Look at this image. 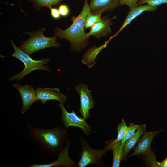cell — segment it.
<instances>
[{
	"label": "cell",
	"mask_w": 167,
	"mask_h": 167,
	"mask_svg": "<svg viewBox=\"0 0 167 167\" xmlns=\"http://www.w3.org/2000/svg\"><path fill=\"white\" fill-rule=\"evenodd\" d=\"M141 125L135 124L133 123H129L127 126L125 133V135L122 141V143L125 144L126 141L135 134L137 129Z\"/></svg>",
	"instance_id": "obj_19"
},
{
	"label": "cell",
	"mask_w": 167,
	"mask_h": 167,
	"mask_svg": "<svg viewBox=\"0 0 167 167\" xmlns=\"http://www.w3.org/2000/svg\"><path fill=\"white\" fill-rule=\"evenodd\" d=\"M36 92L37 100L41 101L43 104L50 100H57L62 103L65 102L66 101V96L61 93L58 88L38 87Z\"/></svg>",
	"instance_id": "obj_10"
},
{
	"label": "cell",
	"mask_w": 167,
	"mask_h": 167,
	"mask_svg": "<svg viewBox=\"0 0 167 167\" xmlns=\"http://www.w3.org/2000/svg\"><path fill=\"white\" fill-rule=\"evenodd\" d=\"M163 4H167V0H139L138 2V6L148 4L157 6Z\"/></svg>",
	"instance_id": "obj_21"
},
{
	"label": "cell",
	"mask_w": 167,
	"mask_h": 167,
	"mask_svg": "<svg viewBox=\"0 0 167 167\" xmlns=\"http://www.w3.org/2000/svg\"><path fill=\"white\" fill-rule=\"evenodd\" d=\"M45 28H41L38 31L28 32L30 37L22 41V45L18 47L24 52L30 55L38 50L51 47H59L60 44L56 41L57 37L54 35L51 37H45L44 32Z\"/></svg>",
	"instance_id": "obj_4"
},
{
	"label": "cell",
	"mask_w": 167,
	"mask_h": 167,
	"mask_svg": "<svg viewBox=\"0 0 167 167\" xmlns=\"http://www.w3.org/2000/svg\"><path fill=\"white\" fill-rule=\"evenodd\" d=\"M157 6H153L148 4H145L132 8L130 9L125 19L123 24L118 31L113 36H111L109 40L117 36L126 27L129 25L135 18L145 11H156Z\"/></svg>",
	"instance_id": "obj_13"
},
{
	"label": "cell",
	"mask_w": 167,
	"mask_h": 167,
	"mask_svg": "<svg viewBox=\"0 0 167 167\" xmlns=\"http://www.w3.org/2000/svg\"><path fill=\"white\" fill-rule=\"evenodd\" d=\"M127 126L123 119H122L120 123L118 125L117 136L116 139L112 142L113 143L121 142L125 135Z\"/></svg>",
	"instance_id": "obj_20"
},
{
	"label": "cell",
	"mask_w": 167,
	"mask_h": 167,
	"mask_svg": "<svg viewBox=\"0 0 167 167\" xmlns=\"http://www.w3.org/2000/svg\"><path fill=\"white\" fill-rule=\"evenodd\" d=\"M161 130L154 132L145 131L142 137L139 139L133 152L129 157L135 155L146 154L151 150V142L157 134L162 131Z\"/></svg>",
	"instance_id": "obj_12"
},
{
	"label": "cell",
	"mask_w": 167,
	"mask_h": 167,
	"mask_svg": "<svg viewBox=\"0 0 167 167\" xmlns=\"http://www.w3.org/2000/svg\"><path fill=\"white\" fill-rule=\"evenodd\" d=\"M62 110V122L67 128L70 126L80 128L85 134L88 135L91 131L90 126L85 121V119L79 117L73 110L71 113L67 112L62 103L59 104Z\"/></svg>",
	"instance_id": "obj_6"
},
{
	"label": "cell",
	"mask_w": 167,
	"mask_h": 167,
	"mask_svg": "<svg viewBox=\"0 0 167 167\" xmlns=\"http://www.w3.org/2000/svg\"><path fill=\"white\" fill-rule=\"evenodd\" d=\"M146 128L145 124H141L137 129L134 135L126 141L124 146L123 159L126 156L138 143L141 135L145 131Z\"/></svg>",
	"instance_id": "obj_16"
},
{
	"label": "cell",
	"mask_w": 167,
	"mask_h": 167,
	"mask_svg": "<svg viewBox=\"0 0 167 167\" xmlns=\"http://www.w3.org/2000/svg\"><path fill=\"white\" fill-rule=\"evenodd\" d=\"M101 15L95 14L90 11L87 15L84 21V27L86 29L91 28L101 19Z\"/></svg>",
	"instance_id": "obj_18"
},
{
	"label": "cell",
	"mask_w": 167,
	"mask_h": 167,
	"mask_svg": "<svg viewBox=\"0 0 167 167\" xmlns=\"http://www.w3.org/2000/svg\"><path fill=\"white\" fill-rule=\"evenodd\" d=\"M29 135L38 142L44 150L50 153L60 152L66 137V130L61 126L44 129L28 126Z\"/></svg>",
	"instance_id": "obj_2"
},
{
	"label": "cell",
	"mask_w": 167,
	"mask_h": 167,
	"mask_svg": "<svg viewBox=\"0 0 167 167\" xmlns=\"http://www.w3.org/2000/svg\"><path fill=\"white\" fill-rule=\"evenodd\" d=\"M69 144L68 142L65 148L58 154V157L54 161L48 164H34L29 167H74L75 163L70 157L68 153Z\"/></svg>",
	"instance_id": "obj_11"
},
{
	"label": "cell",
	"mask_w": 167,
	"mask_h": 167,
	"mask_svg": "<svg viewBox=\"0 0 167 167\" xmlns=\"http://www.w3.org/2000/svg\"><path fill=\"white\" fill-rule=\"evenodd\" d=\"M88 0H84L82 9L77 16L71 18V25L67 28L62 30L58 27L55 30L54 35L60 39L68 40L71 44V49L80 51L86 47L88 38L85 31L84 21L87 14L91 11Z\"/></svg>",
	"instance_id": "obj_1"
},
{
	"label": "cell",
	"mask_w": 167,
	"mask_h": 167,
	"mask_svg": "<svg viewBox=\"0 0 167 167\" xmlns=\"http://www.w3.org/2000/svg\"><path fill=\"white\" fill-rule=\"evenodd\" d=\"M92 12L101 14L106 11H112L119 5V0H89Z\"/></svg>",
	"instance_id": "obj_14"
},
{
	"label": "cell",
	"mask_w": 167,
	"mask_h": 167,
	"mask_svg": "<svg viewBox=\"0 0 167 167\" xmlns=\"http://www.w3.org/2000/svg\"><path fill=\"white\" fill-rule=\"evenodd\" d=\"M81 139L82 146L81 158L77 165L79 167H84L90 164L98 163L107 151L105 148L101 150L94 149L91 148L83 139Z\"/></svg>",
	"instance_id": "obj_5"
},
{
	"label": "cell",
	"mask_w": 167,
	"mask_h": 167,
	"mask_svg": "<svg viewBox=\"0 0 167 167\" xmlns=\"http://www.w3.org/2000/svg\"><path fill=\"white\" fill-rule=\"evenodd\" d=\"M156 164L158 167H167V157L161 162H156Z\"/></svg>",
	"instance_id": "obj_25"
},
{
	"label": "cell",
	"mask_w": 167,
	"mask_h": 167,
	"mask_svg": "<svg viewBox=\"0 0 167 167\" xmlns=\"http://www.w3.org/2000/svg\"><path fill=\"white\" fill-rule=\"evenodd\" d=\"M50 10V15L51 17L54 19H58L61 17L58 9L56 8L49 6L48 7Z\"/></svg>",
	"instance_id": "obj_24"
},
{
	"label": "cell",
	"mask_w": 167,
	"mask_h": 167,
	"mask_svg": "<svg viewBox=\"0 0 167 167\" xmlns=\"http://www.w3.org/2000/svg\"><path fill=\"white\" fill-rule=\"evenodd\" d=\"M29 0V1H30V0Z\"/></svg>",
	"instance_id": "obj_26"
},
{
	"label": "cell",
	"mask_w": 167,
	"mask_h": 167,
	"mask_svg": "<svg viewBox=\"0 0 167 167\" xmlns=\"http://www.w3.org/2000/svg\"><path fill=\"white\" fill-rule=\"evenodd\" d=\"M58 9L60 15L63 17H66L69 15L70 13V9L68 6L65 4H60Z\"/></svg>",
	"instance_id": "obj_23"
},
{
	"label": "cell",
	"mask_w": 167,
	"mask_h": 167,
	"mask_svg": "<svg viewBox=\"0 0 167 167\" xmlns=\"http://www.w3.org/2000/svg\"><path fill=\"white\" fill-rule=\"evenodd\" d=\"M63 0H30L34 7L37 11L43 7L48 8L49 6L59 5Z\"/></svg>",
	"instance_id": "obj_17"
},
{
	"label": "cell",
	"mask_w": 167,
	"mask_h": 167,
	"mask_svg": "<svg viewBox=\"0 0 167 167\" xmlns=\"http://www.w3.org/2000/svg\"><path fill=\"white\" fill-rule=\"evenodd\" d=\"M139 0H119V5H126L130 9L138 6V2Z\"/></svg>",
	"instance_id": "obj_22"
},
{
	"label": "cell",
	"mask_w": 167,
	"mask_h": 167,
	"mask_svg": "<svg viewBox=\"0 0 167 167\" xmlns=\"http://www.w3.org/2000/svg\"><path fill=\"white\" fill-rule=\"evenodd\" d=\"M116 18L114 16L112 18L104 17L91 28L90 31L86 33V36L89 38L93 36L97 38L106 36L111 33V26L112 20Z\"/></svg>",
	"instance_id": "obj_9"
},
{
	"label": "cell",
	"mask_w": 167,
	"mask_h": 167,
	"mask_svg": "<svg viewBox=\"0 0 167 167\" xmlns=\"http://www.w3.org/2000/svg\"><path fill=\"white\" fill-rule=\"evenodd\" d=\"M75 90L79 95L80 101L79 113L85 119L90 116V109L94 106V101L87 85L79 84L75 87Z\"/></svg>",
	"instance_id": "obj_7"
},
{
	"label": "cell",
	"mask_w": 167,
	"mask_h": 167,
	"mask_svg": "<svg viewBox=\"0 0 167 167\" xmlns=\"http://www.w3.org/2000/svg\"><path fill=\"white\" fill-rule=\"evenodd\" d=\"M11 45L14 49L12 56L15 57L24 64V68L19 73L14 75L9 78V81H19L25 76L32 71L36 70H44L50 71V69L47 66L48 62L50 61L49 58L41 60H35L31 58L29 55L26 54L14 44L13 40L10 41Z\"/></svg>",
	"instance_id": "obj_3"
},
{
	"label": "cell",
	"mask_w": 167,
	"mask_h": 167,
	"mask_svg": "<svg viewBox=\"0 0 167 167\" xmlns=\"http://www.w3.org/2000/svg\"><path fill=\"white\" fill-rule=\"evenodd\" d=\"M125 144L121 142L113 143L109 141L105 148L107 150H111L113 152V160L112 167H119L123 159Z\"/></svg>",
	"instance_id": "obj_15"
},
{
	"label": "cell",
	"mask_w": 167,
	"mask_h": 167,
	"mask_svg": "<svg viewBox=\"0 0 167 167\" xmlns=\"http://www.w3.org/2000/svg\"><path fill=\"white\" fill-rule=\"evenodd\" d=\"M13 86L21 96L22 104L20 111L22 114H24L32 104L37 101L36 90L31 86L22 85L18 83L14 84Z\"/></svg>",
	"instance_id": "obj_8"
}]
</instances>
